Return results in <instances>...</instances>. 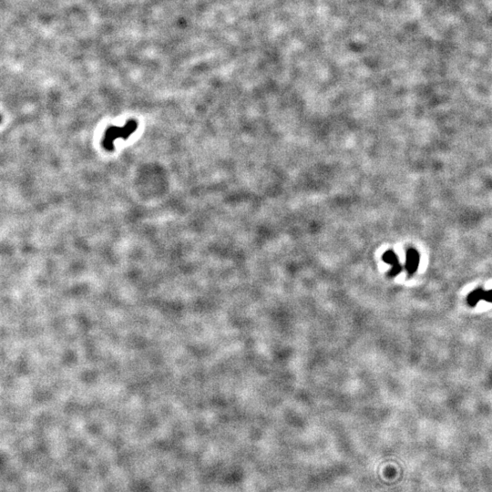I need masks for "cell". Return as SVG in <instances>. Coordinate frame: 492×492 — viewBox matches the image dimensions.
<instances>
[{
	"mask_svg": "<svg viewBox=\"0 0 492 492\" xmlns=\"http://www.w3.org/2000/svg\"><path fill=\"white\" fill-rule=\"evenodd\" d=\"M383 261H384L385 263L388 264L389 266H391L390 272L388 273V275H389L390 277H396V276L398 275V274L400 273V271H401L402 267H401L400 264H399V262H398V256H397V255H396L393 251H391V250L387 251V252L383 255Z\"/></svg>",
	"mask_w": 492,
	"mask_h": 492,
	"instance_id": "1",
	"label": "cell"
},
{
	"mask_svg": "<svg viewBox=\"0 0 492 492\" xmlns=\"http://www.w3.org/2000/svg\"><path fill=\"white\" fill-rule=\"evenodd\" d=\"M420 265V255L415 249H409L407 252V264L406 267L410 275H413Z\"/></svg>",
	"mask_w": 492,
	"mask_h": 492,
	"instance_id": "2",
	"label": "cell"
},
{
	"mask_svg": "<svg viewBox=\"0 0 492 492\" xmlns=\"http://www.w3.org/2000/svg\"><path fill=\"white\" fill-rule=\"evenodd\" d=\"M484 293H485V291H483L481 289H477L475 291H473L468 297L469 304L471 306H474L481 300H484Z\"/></svg>",
	"mask_w": 492,
	"mask_h": 492,
	"instance_id": "3",
	"label": "cell"
},
{
	"mask_svg": "<svg viewBox=\"0 0 492 492\" xmlns=\"http://www.w3.org/2000/svg\"><path fill=\"white\" fill-rule=\"evenodd\" d=\"M484 300L487 301V302L492 303V290L485 291V293H484Z\"/></svg>",
	"mask_w": 492,
	"mask_h": 492,
	"instance_id": "4",
	"label": "cell"
}]
</instances>
